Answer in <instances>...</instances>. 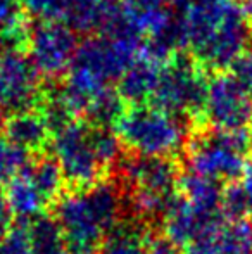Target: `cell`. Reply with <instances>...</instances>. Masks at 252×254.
Returning a JSON list of instances; mask_svg holds the SVG:
<instances>
[{
	"instance_id": "6da1fadb",
	"label": "cell",
	"mask_w": 252,
	"mask_h": 254,
	"mask_svg": "<svg viewBox=\"0 0 252 254\" xmlns=\"http://www.w3.org/2000/svg\"><path fill=\"white\" fill-rule=\"evenodd\" d=\"M57 221L69 251L95 254L119 227L126 197L118 180H105L83 190H69L54 202Z\"/></svg>"
},
{
	"instance_id": "7a4b0ae2",
	"label": "cell",
	"mask_w": 252,
	"mask_h": 254,
	"mask_svg": "<svg viewBox=\"0 0 252 254\" xmlns=\"http://www.w3.org/2000/svg\"><path fill=\"white\" fill-rule=\"evenodd\" d=\"M114 131L128 152L175 159L180 152H185L194 125L152 104H142L128 106Z\"/></svg>"
},
{
	"instance_id": "3957f363",
	"label": "cell",
	"mask_w": 252,
	"mask_h": 254,
	"mask_svg": "<svg viewBox=\"0 0 252 254\" xmlns=\"http://www.w3.org/2000/svg\"><path fill=\"white\" fill-rule=\"evenodd\" d=\"M249 131L194 128L185 149L187 170L218 184L237 180L249 166Z\"/></svg>"
},
{
	"instance_id": "277c9868",
	"label": "cell",
	"mask_w": 252,
	"mask_h": 254,
	"mask_svg": "<svg viewBox=\"0 0 252 254\" xmlns=\"http://www.w3.org/2000/svg\"><path fill=\"white\" fill-rule=\"evenodd\" d=\"M209 73L185 51L162 64L151 104L180 118L194 128L202 125Z\"/></svg>"
},
{
	"instance_id": "5b68a950",
	"label": "cell",
	"mask_w": 252,
	"mask_h": 254,
	"mask_svg": "<svg viewBox=\"0 0 252 254\" xmlns=\"http://www.w3.org/2000/svg\"><path fill=\"white\" fill-rule=\"evenodd\" d=\"M50 147L71 190L94 187L111 173L99 154L95 127L83 118L69 121L55 131Z\"/></svg>"
},
{
	"instance_id": "8992f818",
	"label": "cell",
	"mask_w": 252,
	"mask_h": 254,
	"mask_svg": "<svg viewBox=\"0 0 252 254\" xmlns=\"http://www.w3.org/2000/svg\"><path fill=\"white\" fill-rule=\"evenodd\" d=\"M201 127L221 131L251 130L252 95L240 87V83L228 71H216L209 74Z\"/></svg>"
},
{
	"instance_id": "52a82bcc",
	"label": "cell",
	"mask_w": 252,
	"mask_h": 254,
	"mask_svg": "<svg viewBox=\"0 0 252 254\" xmlns=\"http://www.w3.org/2000/svg\"><path fill=\"white\" fill-rule=\"evenodd\" d=\"M78 45V35L64 21L31 23L28 56L40 76L49 83H57L66 76Z\"/></svg>"
},
{
	"instance_id": "ba28073f",
	"label": "cell",
	"mask_w": 252,
	"mask_h": 254,
	"mask_svg": "<svg viewBox=\"0 0 252 254\" xmlns=\"http://www.w3.org/2000/svg\"><path fill=\"white\" fill-rule=\"evenodd\" d=\"M45 80L40 76L28 52H0V109L7 114L40 107Z\"/></svg>"
},
{
	"instance_id": "9c48e42d",
	"label": "cell",
	"mask_w": 252,
	"mask_h": 254,
	"mask_svg": "<svg viewBox=\"0 0 252 254\" xmlns=\"http://www.w3.org/2000/svg\"><path fill=\"white\" fill-rule=\"evenodd\" d=\"M116 170V180L125 192L157 197H175L178 194L182 170L171 157H151L128 152Z\"/></svg>"
},
{
	"instance_id": "30bf717a",
	"label": "cell",
	"mask_w": 252,
	"mask_h": 254,
	"mask_svg": "<svg viewBox=\"0 0 252 254\" xmlns=\"http://www.w3.org/2000/svg\"><path fill=\"white\" fill-rule=\"evenodd\" d=\"M183 249L185 254H252V220L219 213L204 221Z\"/></svg>"
},
{
	"instance_id": "8fae6325",
	"label": "cell",
	"mask_w": 252,
	"mask_h": 254,
	"mask_svg": "<svg viewBox=\"0 0 252 254\" xmlns=\"http://www.w3.org/2000/svg\"><path fill=\"white\" fill-rule=\"evenodd\" d=\"M2 133L33 156L47 151L54 137V131L40 107L7 114L2 121Z\"/></svg>"
},
{
	"instance_id": "7c38bea8",
	"label": "cell",
	"mask_w": 252,
	"mask_h": 254,
	"mask_svg": "<svg viewBox=\"0 0 252 254\" xmlns=\"http://www.w3.org/2000/svg\"><path fill=\"white\" fill-rule=\"evenodd\" d=\"M119 0H73L64 23L76 35H104L116 21Z\"/></svg>"
},
{
	"instance_id": "4fadbf2b",
	"label": "cell",
	"mask_w": 252,
	"mask_h": 254,
	"mask_svg": "<svg viewBox=\"0 0 252 254\" xmlns=\"http://www.w3.org/2000/svg\"><path fill=\"white\" fill-rule=\"evenodd\" d=\"M161 67L162 64H157L154 61L144 57L142 54H138L137 61L119 78L118 87H116V90L125 99L128 106L151 104Z\"/></svg>"
},
{
	"instance_id": "5bb4252c",
	"label": "cell",
	"mask_w": 252,
	"mask_h": 254,
	"mask_svg": "<svg viewBox=\"0 0 252 254\" xmlns=\"http://www.w3.org/2000/svg\"><path fill=\"white\" fill-rule=\"evenodd\" d=\"M178 192L204 216H214L223 211V187L214 180L185 170L180 175Z\"/></svg>"
},
{
	"instance_id": "9a60e30c",
	"label": "cell",
	"mask_w": 252,
	"mask_h": 254,
	"mask_svg": "<svg viewBox=\"0 0 252 254\" xmlns=\"http://www.w3.org/2000/svg\"><path fill=\"white\" fill-rule=\"evenodd\" d=\"M5 201L14 218H17L19 221L35 220L42 216L45 207L49 206L42 192L30 178L28 171L21 173L19 177H16L5 185Z\"/></svg>"
},
{
	"instance_id": "2e32d148",
	"label": "cell",
	"mask_w": 252,
	"mask_h": 254,
	"mask_svg": "<svg viewBox=\"0 0 252 254\" xmlns=\"http://www.w3.org/2000/svg\"><path fill=\"white\" fill-rule=\"evenodd\" d=\"M26 171L49 204H54L62 195L66 180L54 154H37Z\"/></svg>"
},
{
	"instance_id": "e0dca14e",
	"label": "cell",
	"mask_w": 252,
	"mask_h": 254,
	"mask_svg": "<svg viewBox=\"0 0 252 254\" xmlns=\"http://www.w3.org/2000/svg\"><path fill=\"white\" fill-rule=\"evenodd\" d=\"M221 207L232 218L252 220V163L237 180L223 187Z\"/></svg>"
},
{
	"instance_id": "ac0fdd59",
	"label": "cell",
	"mask_w": 252,
	"mask_h": 254,
	"mask_svg": "<svg viewBox=\"0 0 252 254\" xmlns=\"http://www.w3.org/2000/svg\"><path fill=\"white\" fill-rule=\"evenodd\" d=\"M126 109L128 104L125 102V99L119 95L116 87H112L102 92L90 102L83 120L90 121L92 125H99V127L114 128Z\"/></svg>"
},
{
	"instance_id": "d6986e66",
	"label": "cell",
	"mask_w": 252,
	"mask_h": 254,
	"mask_svg": "<svg viewBox=\"0 0 252 254\" xmlns=\"http://www.w3.org/2000/svg\"><path fill=\"white\" fill-rule=\"evenodd\" d=\"M30 234L33 241L35 254H67L69 249L62 237V232L59 228L54 216L35 218L30 223Z\"/></svg>"
},
{
	"instance_id": "ffe728a7",
	"label": "cell",
	"mask_w": 252,
	"mask_h": 254,
	"mask_svg": "<svg viewBox=\"0 0 252 254\" xmlns=\"http://www.w3.org/2000/svg\"><path fill=\"white\" fill-rule=\"evenodd\" d=\"M33 154L19 147L0 131V185H7L28 170Z\"/></svg>"
},
{
	"instance_id": "44dd1931",
	"label": "cell",
	"mask_w": 252,
	"mask_h": 254,
	"mask_svg": "<svg viewBox=\"0 0 252 254\" xmlns=\"http://www.w3.org/2000/svg\"><path fill=\"white\" fill-rule=\"evenodd\" d=\"M99 254H147L145 232L131 225H121L102 242Z\"/></svg>"
},
{
	"instance_id": "7402d4cb",
	"label": "cell",
	"mask_w": 252,
	"mask_h": 254,
	"mask_svg": "<svg viewBox=\"0 0 252 254\" xmlns=\"http://www.w3.org/2000/svg\"><path fill=\"white\" fill-rule=\"evenodd\" d=\"M35 21H64L73 0H21Z\"/></svg>"
},
{
	"instance_id": "603a6c76",
	"label": "cell",
	"mask_w": 252,
	"mask_h": 254,
	"mask_svg": "<svg viewBox=\"0 0 252 254\" xmlns=\"http://www.w3.org/2000/svg\"><path fill=\"white\" fill-rule=\"evenodd\" d=\"M30 16L21 0H0V35L28 28Z\"/></svg>"
},
{
	"instance_id": "cb8c5ba5",
	"label": "cell",
	"mask_w": 252,
	"mask_h": 254,
	"mask_svg": "<svg viewBox=\"0 0 252 254\" xmlns=\"http://www.w3.org/2000/svg\"><path fill=\"white\" fill-rule=\"evenodd\" d=\"M0 254H35L30 225L17 223L0 242Z\"/></svg>"
},
{
	"instance_id": "d4e9b609",
	"label": "cell",
	"mask_w": 252,
	"mask_h": 254,
	"mask_svg": "<svg viewBox=\"0 0 252 254\" xmlns=\"http://www.w3.org/2000/svg\"><path fill=\"white\" fill-rule=\"evenodd\" d=\"M226 71L252 95V45L240 54Z\"/></svg>"
},
{
	"instance_id": "484cf974",
	"label": "cell",
	"mask_w": 252,
	"mask_h": 254,
	"mask_svg": "<svg viewBox=\"0 0 252 254\" xmlns=\"http://www.w3.org/2000/svg\"><path fill=\"white\" fill-rule=\"evenodd\" d=\"M145 249L147 254H182V248L175 244L164 232H145Z\"/></svg>"
},
{
	"instance_id": "4316f807",
	"label": "cell",
	"mask_w": 252,
	"mask_h": 254,
	"mask_svg": "<svg viewBox=\"0 0 252 254\" xmlns=\"http://www.w3.org/2000/svg\"><path fill=\"white\" fill-rule=\"evenodd\" d=\"M12 220H14V214H12V211H10L5 197H0V242L7 237L10 228L14 227Z\"/></svg>"
},
{
	"instance_id": "83f0119b",
	"label": "cell",
	"mask_w": 252,
	"mask_h": 254,
	"mask_svg": "<svg viewBox=\"0 0 252 254\" xmlns=\"http://www.w3.org/2000/svg\"><path fill=\"white\" fill-rule=\"evenodd\" d=\"M242 7H244V12H246L247 19H249L251 26H252V0H244Z\"/></svg>"
},
{
	"instance_id": "f1b7e54d",
	"label": "cell",
	"mask_w": 252,
	"mask_h": 254,
	"mask_svg": "<svg viewBox=\"0 0 252 254\" xmlns=\"http://www.w3.org/2000/svg\"><path fill=\"white\" fill-rule=\"evenodd\" d=\"M194 2V0H171L173 7H178V9H185V7H189L190 3Z\"/></svg>"
},
{
	"instance_id": "f546056e",
	"label": "cell",
	"mask_w": 252,
	"mask_h": 254,
	"mask_svg": "<svg viewBox=\"0 0 252 254\" xmlns=\"http://www.w3.org/2000/svg\"><path fill=\"white\" fill-rule=\"evenodd\" d=\"M249 152H251V157H252V127L249 130Z\"/></svg>"
},
{
	"instance_id": "4dcf8cb0",
	"label": "cell",
	"mask_w": 252,
	"mask_h": 254,
	"mask_svg": "<svg viewBox=\"0 0 252 254\" xmlns=\"http://www.w3.org/2000/svg\"><path fill=\"white\" fill-rule=\"evenodd\" d=\"M67 254H88V253H78V251H69Z\"/></svg>"
},
{
	"instance_id": "1f68e13d",
	"label": "cell",
	"mask_w": 252,
	"mask_h": 254,
	"mask_svg": "<svg viewBox=\"0 0 252 254\" xmlns=\"http://www.w3.org/2000/svg\"><path fill=\"white\" fill-rule=\"evenodd\" d=\"M2 113H3V111H2V109H0V121H2Z\"/></svg>"
}]
</instances>
